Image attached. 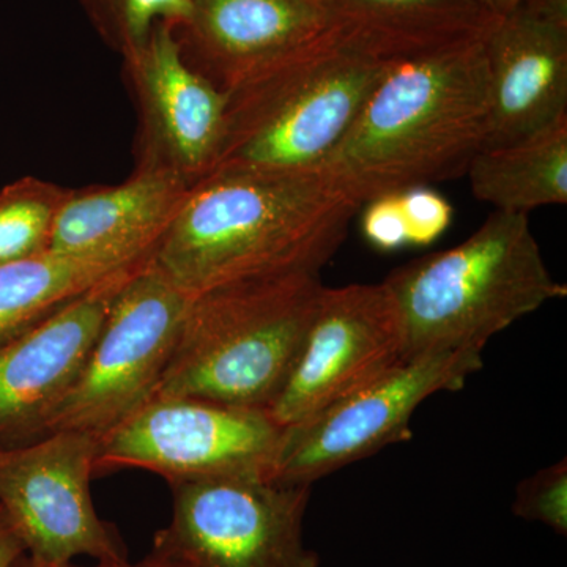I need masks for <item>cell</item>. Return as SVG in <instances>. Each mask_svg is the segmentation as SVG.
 <instances>
[{
	"mask_svg": "<svg viewBox=\"0 0 567 567\" xmlns=\"http://www.w3.org/2000/svg\"><path fill=\"white\" fill-rule=\"evenodd\" d=\"M360 208L317 169L210 174L189 188L152 257L189 297L246 279L320 274Z\"/></svg>",
	"mask_w": 567,
	"mask_h": 567,
	"instance_id": "6da1fadb",
	"label": "cell"
},
{
	"mask_svg": "<svg viewBox=\"0 0 567 567\" xmlns=\"http://www.w3.org/2000/svg\"><path fill=\"white\" fill-rule=\"evenodd\" d=\"M491 112L483 148L567 115V0H525L484 35Z\"/></svg>",
	"mask_w": 567,
	"mask_h": 567,
	"instance_id": "9a60e30c",
	"label": "cell"
},
{
	"mask_svg": "<svg viewBox=\"0 0 567 567\" xmlns=\"http://www.w3.org/2000/svg\"><path fill=\"white\" fill-rule=\"evenodd\" d=\"M323 284L293 271L194 295L155 395L268 410L286 385Z\"/></svg>",
	"mask_w": 567,
	"mask_h": 567,
	"instance_id": "5b68a950",
	"label": "cell"
},
{
	"mask_svg": "<svg viewBox=\"0 0 567 567\" xmlns=\"http://www.w3.org/2000/svg\"><path fill=\"white\" fill-rule=\"evenodd\" d=\"M514 516L536 522L567 535V458L537 470L518 483L513 506Z\"/></svg>",
	"mask_w": 567,
	"mask_h": 567,
	"instance_id": "603a6c76",
	"label": "cell"
},
{
	"mask_svg": "<svg viewBox=\"0 0 567 567\" xmlns=\"http://www.w3.org/2000/svg\"><path fill=\"white\" fill-rule=\"evenodd\" d=\"M192 186L169 171L137 166L128 181L70 189L52 226L48 251L133 264L151 256Z\"/></svg>",
	"mask_w": 567,
	"mask_h": 567,
	"instance_id": "2e32d148",
	"label": "cell"
},
{
	"mask_svg": "<svg viewBox=\"0 0 567 567\" xmlns=\"http://www.w3.org/2000/svg\"><path fill=\"white\" fill-rule=\"evenodd\" d=\"M69 193L31 175L0 192V268L48 251L55 216Z\"/></svg>",
	"mask_w": 567,
	"mask_h": 567,
	"instance_id": "44dd1931",
	"label": "cell"
},
{
	"mask_svg": "<svg viewBox=\"0 0 567 567\" xmlns=\"http://www.w3.org/2000/svg\"><path fill=\"white\" fill-rule=\"evenodd\" d=\"M62 567H192L185 565L181 559L171 557V555L162 554V551L151 550L140 561H130L128 558L117 559V561H95L92 566H78L74 563Z\"/></svg>",
	"mask_w": 567,
	"mask_h": 567,
	"instance_id": "d4e9b609",
	"label": "cell"
},
{
	"mask_svg": "<svg viewBox=\"0 0 567 567\" xmlns=\"http://www.w3.org/2000/svg\"><path fill=\"white\" fill-rule=\"evenodd\" d=\"M123 61L141 114L137 166L169 171L196 185L221 152L229 96L186 61L175 25L167 22L155 25Z\"/></svg>",
	"mask_w": 567,
	"mask_h": 567,
	"instance_id": "7c38bea8",
	"label": "cell"
},
{
	"mask_svg": "<svg viewBox=\"0 0 567 567\" xmlns=\"http://www.w3.org/2000/svg\"><path fill=\"white\" fill-rule=\"evenodd\" d=\"M169 487L173 518L153 550L192 567H320L303 537L312 486L224 477Z\"/></svg>",
	"mask_w": 567,
	"mask_h": 567,
	"instance_id": "9c48e42d",
	"label": "cell"
},
{
	"mask_svg": "<svg viewBox=\"0 0 567 567\" xmlns=\"http://www.w3.org/2000/svg\"><path fill=\"white\" fill-rule=\"evenodd\" d=\"M104 43L126 55L148 39L155 25L181 28L192 13V0H80Z\"/></svg>",
	"mask_w": 567,
	"mask_h": 567,
	"instance_id": "7402d4cb",
	"label": "cell"
},
{
	"mask_svg": "<svg viewBox=\"0 0 567 567\" xmlns=\"http://www.w3.org/2000/svg\"><path fill=\"white\" fill-rule=\"evenodd\" d=\"M405 55L347 22L235 85L226 92V133L210 174L316 171Z\"/></svg>",
	"mask_w": 567,
	"mask_h": 567,
	"instance_id": "3957f363",
	"label": "cell"
},
{
	"mask_svg": "<svg viewBox=\"0 0 567 567\" xmlns=\"http://www.w3.org/2000/svg\"><path fill=\"white\" fill-rule=\"evenodd\" d=\"M282 427L267 410L185 395H155L99 439L95 477L144 470L167 484L270 480Z\"/></svg>",
	"mask_w": 567,
	"mask_h": 567,
	"instance_id": "52a82bcc",
	"label": "cell"
},
{
	"mask_svg": "<svg viewBox=\"0 0 567 567\" xmlns=\"http://www.w3.org/2000/svg\"><path fill=\"white\" fill-rule=\"evenodd\" d=\"M96 451V436L74 431L0 447V507L25 555L41 566L128 558L117 528L93 503Z\"/></svg>",
	"mask_w": 567,
	"mask_h": 567,
	"instance_id": "30bf717a",
	"label": "cell"
},
{
	"mask_svg": "<svg viewBox=\"0 0 567 567\" xmlns=\"http://www.w3.org/2000/svg\"><path fill=\"white\" fill-rule=\"evenodd\" d=\"M133 264L44 251L0 268V347Z\"/></svg>",
	"mask_w": 567,
	"mask_h": 567,
	"instance_id": "ac0fdd59",
	"label": "cell"
},
{
	"mask_svg": "<svg viewBox=\"0 0 567 567\" xmlns=\"http://www.w3.org/2000/svg\"><path fill=\"white\" fill-rule=\"evenodd\" d=\"M360 210L365 240L385 252L434 244L450 229L454 216L450 200L429 186L382 194Z\"/></svg>",
	"mask_w": 567,
	"mask_h": 567,
	"instance_id": "ffe728a7",
	"label": "cell"
},
{
	"mask_svg": "<svg viewBox=\"0 0 567 567\" xmlns=\"http://www.w3.org/2000/svg\"><path fill=\"white\" fill-rule=\"evenodd\" d=\"M347 22L339 0H192L175 31L186 61L229 92Z\"/></svg>",
	"mask_w": 567,
	"mask_h": 567,
	"instance_id": "5bb4252c",
	"label": "cell"
},
{
	"mask_svg": "<svg viewBox=\"0 0 567 567\" xmlns=\"http://www.w3.org/2000/svg\"><path fill=\"white\" fill-rule=\"evenodd\" d=\"M349 20L402 54L442 47L491 28L475 0H339Z\"/></svg>",
	"mask_w": 567,
	"mask_h": 567,
	"instance_id": "d6986e66",
	"label": "cell"
},
{
	"mask_svg": "<svg viewBox=\"0 0 567 567\" xmlns=\"http://www.w3.org/2000/svg\"><path fill=\"white\" fill-rule=\"evenodd\" d=\"M11 567H44L39 565V563L33 561L32 558H29L28 555H22L20 559H18L17 563H14Z\"/></svg>",
	"mask_w": 567,
	"mask_h": 567,
	"instance_id": "4316f807",
	"label": "cell"
},
{
	"mask_svg": "<svg viewBox=\"0 0 567 567\" xmlns=\"http://www.w3.org/2000/svg\"><path fill=\"white\" fill-rule=\"evenodd\" d=\"M404 360L401 315L385 282L323 287L268 415L279 427L300 423Z\"/></svg>",
	"mask_w": 567,
	"mask_h": 567,
	"instance_id": "8fae6325",
	"label": "cell"
},
{
	"mask_svg": "<svg viewBox=\"0 0 567 567\" xmlns=\"http://www.w3.org/2000/svg\"><path fill=\"white\" fill-rule=\"evenodd\" d=\"M486 32L395 61L317 171L360 207L465 175L487 136Z\"/></svg>",
	"mask_w": 567,
	"mask_h": 567,
	"instance_id": "7a4b0ae2",
	"label": "cell"
},
{
	"mask_svg": "<svg viewBox=\"0 0 567 567\" xmlns=\"http://www.w3.org/2000/svg\"><path fill=\"white\" fill-rule=\"evenodd\" d=\"M136 264L0 347V447L47 436L52 416L84 372L115 295Z\"/></svg>",
	"mask_w": 567,
	"mask_h": 567,
	"instance_id": "4fadbf2b",
	"label": "cell"
},
{
	"mask_svg": "<svg viewBox=\"0 0 567 567\" xmlns=\"http://www.w3.org/2000/svg\"><path fill=\"white\" fill-rule=\"evenodd\" d=\"M477 7L487 14L492 20L506 17L518 9L525 0H475Z\"/></svg>",
	"mask_w": 567,
	"mask_h": 567,
	"instance_id": "484cf974",
	"label": "cell"
},
{
	"mask_svg": "<svg viewBox=\"0 0 567 567\" xmlns=\"http://www.w3.org/2000/svg\"><path fill=\"white\" fill-rule=\"evenodd\" d=\"M393 293L406 358L477 350L544 305L566 284L548 270L528 215L495 210L464 244L394 268Z\"/></svg>",
	"mask_w": 567,
	"mask_h": 567,
	"instance_id": "277c9868",
	"label": "cell"
},
{
	"mask_svg": "<svg viewBox=\"0 0 567 567\" xmlns=\"http://www.w3.org/2000/svg\"><path fill=\"white\" fill-rule=\"evenodd\" d=\"M25 555L20 537L0 507V567H11Z\"/></svg>",
	"mask_w": 567,
	"mask_h": 567,
	"instance_id": "cb8c5ba5",
	"label": "cell"
},
{
	"mask_svg": "<svg viewBox=\"0 0 567 567\" xmlns=\"http://www.w3.org/2000/svg\"><path fill=\"white\" fill-rule=\"evenodd\" d=\"M465 175L476 199L498 212L566 205L567 115L511 144L481 148Z\"/></svg>",
	"mask_w": 567,
	"mask_h": 567,
	"instance_id": "e0dca14e",
	"label": "cell"
},
{
	"mask_svg": "<svg viewBox=\"0 0 567 567\" xmlns=\"http://www.w3.org/2000/svg\"><path fill=\"white\" fill-rule=\"evenodd\" d=\"M188 293L175 286L152 254L122 284L76 386L48 434L85 432L102 439L155 398L181 336Z\"/></svg>",
	"mask_w": 567,
	"mask_h": 567,
	"instance_id": "8992f818",
	"label": "cell"
},
{
	"mask_svg": "<svg viewBox=\"0 0 567 567\" xmlns=\"http://www.w3.org/2000/svg\"><path fill=\"white\" fill-rule=\"evenodd\" d=\"M483 369V352L453 350L406 358L300 423L282 427L271 481H316L412 436L410 421L434 394L458 391Z\"/></svg>",
	"mask_w": 567,
	"mask_h": 567,
	"instance_id": "ba28073f",
	"label": "cell"
}]
</instances>
